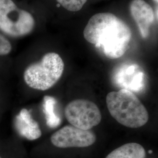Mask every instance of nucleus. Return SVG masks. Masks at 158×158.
I'll return each instance as SVG.
<instances>
[{
	"label": "nucleus",
	"mask_w": 158,
	"mask_h": 158,
	"mask_svg": "<svg viewBox=\"0 0 158 158\" xmlns=\"http://www.w3.org/2000/svg\"><path fill=\"white\" fill-rule=\"evenodd\" d=\"M83 35L85 40L96 48H102L105 56L111 59L124 55L132 38L129 26L110 12L98 13L91 17Z\"/></svg>",
	"instance_id": "obj_1"
},
{
	"label": "nucleus",
	"mask_w": 158,
	"mask_h": 158,
	"mask_svg": "<svg viewBox=\"0 0 158 158\" xmlns=\"http://www.w3.org/2000/svg\"><path fill=\"white\" fill-rule=\"evenodd\" d=\"M11 45L9 40L0 34V55H6L11 51Z\"/></svg>",
	"instance_id": "obj_12"
},
{
	"label": "nucleus",
	"mask_w": 158,
	"mask_h": 158,
	"mask_svg": "<svg viewBox=\"0 0 158 158\" xmlns=\"http://www.w3.org/2000/svg\"><path fill=\"white\" fill-rule=\"evenodd\" d=\"M60 6V4H58V5H57V6H58V7H59V6Z\"/></svg>",
	"instance_id": "obj_14"
},
{
	"label": "nucleus",
	"mask_w": 158,
	"mask_h": 158,
	"mask_svg": "<svg viewBox=\"0 0 158 158\" xmlns=\"http://www.w3.org/2000/svg\"><path fill=\"white\" fill-rule=\"evenodd\" d=\"M14 126L20 135L30 141L37 139L42 135L38 123L32 118L29 111L25 108L22 109L15 117Z\"/></svg>",
	"instance_id": "obj_8"
},
{
	"label": "nucleus",
	"mask_w": 158,
	"mask_h": 158,
	"mask_svg": "<svg viewBox=\"0 0 158 158\" xmlns=\"http://www.w3.org/2000/svg\"><path fill=\"white\" fill-rule=\"evenodd\" d=\"M130 11L142 38H147L155 20L152 8L144 0H133L130 4Z\"/></svg>",
	"instance_id": "obj_7"
},
{
	"label": "nucleus",
	"mask_w": 158,
	"mask_h": 158,
	"mask_svg": "<svg viewBox=\"0 0 158 158\" xmlns=\"http://www.w3.org/2000/svg\"><path fill=\"white\" fill-rule=\"evenodd\" d=\"M64 115L70 124L83 130H90L102 120L99 108L87 100L79 99L69 102L65 108Z\"/></svg>",
	"instance_id": "obj_5"
},
{
	"label": "nucleus",
	"mask_w": 158,
	"mask_h": 158,
	"mask_svg": "<svg viewBox=\"0 0 158 158\" xmlns=\"http://www.w3.org/2000/svg\"><path fill=\"white\" fill-rule=\"evenodd\" d=\"M56 101L55 98L46 96L44 98V110L45 114L46 124L50 128H56L60 124L61 120L57 117L54 111Z\"/></svg>",
	"instance_id": "obj_10"
},
{
	"label": "nucleus",
	"mask_w": 158,
	"mask_h": 158,
	"mask_svg": "<svg viewBox=\"0 0 158 158\" xmlns=\"http://www.w3.org/2000/svg\"><path fill=\"white\" fill-rule=\"evenodd\" d=\"M64 64L57 53H48L40 62L35 63L26 69L23 78L29 87L45 91L52 87L62 76Z\"/></svg>",
	"instance_id": "obj_3"
},
{
	"label": "nucleus",
	"mask_w": 158,
	"mask_h": 158,
	"mask_svg": "<svg viewBox=\"0 0 158 158\" xmlns=\"http://www.w3.org/2000/svg\"><path fill=\"white\" fill-rule=\"evenodd\" d=\"M0 158H1V157H0Z\"/></svg>",
	"instance_id": "obj_15"
},
{
	"label": "nucleus",
	"mask_w": 158,
	"mask_h": 158,
	"mask_svg": "<svg viewBox=\"0 0 158 158\" xmlns=\"http://www.w3.org/2000/svg\"><path fill=\"white\" fill-rule=\"evenodd\" d=\"M146 151L141 145L128 143L114 149L106 158H145Z\"/></svg>",
	"instance_id": "obj_9"
},
{
	"label": "nucleus",
	"mask_w": 158,
	"mask_h": 158,
	"mask_svg": "<svg viewBox=\"0 0 158 158\" xmlns=\"http://www.w3.org/2000/svg\"><path fill=\"white\" fill-rule=\"evenodd\" d=\"M154 1H155V2H156V3H158V0H154Z\"/></svg>",
	"instance_id": "obj_13"
},
{
	"label": "nucleus",
	"mask_w": 158,
	"mask_h": 158,
	"mask_svg": "<svg viewBox=\"0 0 158 158\" xmlns=\"http://www.w3.org/2000/svg\"><path fill=\"white\" fill-rule=\"evenodd\" d=\"M106 103L113 118L125 127L137 128L148 121L147 108L135 94L128 89L109 93Z\"/></svg>",
	"instance_id": "obj_2"
},
{
	"label": "nucleus",
	"mask_w": 158,
	"mask_h": 158,
	"mask_svg": "<svg viewBox=\"0 0 158 158\" xmlns=\"http://www.w3.org/2000/svg\"><path fill=\"white\" fill-rule=\"evenodd\" d=\"M35 19L27 11L18 8L12 0H0V30L13 37L31 33L35 27Z\"/></svg>",
	"instance_id": "obj_4"
},
{
	"label": "nucleus",
	"mask_w": 158,
	"mask_h": 158,
	"mask_svg": "<svg viewBox=\"0 0 158 158\" xmlns=\"http://www.w3.org/2000/svg\"><path fill=\"white\" fill-rule=\"evenodd\" d=\"M51 142L59 148H85L93 145L96 134L90 130H83L72 125H66L51 136Z\"/></svg>",
	"instance_id": "obj_6"
},
{
	"label": "nucleus",
	"mask_w": 158,
	"mask_h": 158,
	"mask_svg": "<svg viewBox=\"0 0 158 158\" xmlns=\"http://www.w3.org/2000/svg\"><path fill=\"white\" fill-rule=\"evenodd\" d=\"M64 8L71 12L79 11L82 9L87 0H56Z\"/></svg>",
	"instance_id": "obj_11"
}]
</instances>
